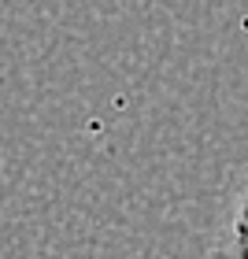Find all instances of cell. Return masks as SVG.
Segmentation results:
<instances>
[{"label":"cell","instance_id":"6da1fadb","mask_svg":"<svg viewBox=\"0 0 248 259\" xmlns=\"http://www.w3.org/2000/svg\"><path fill=\"white\" fill-rule=\"evenodd\" d=\"M208 259H248V182H244L233 211L226 215V222H222L219 237L211 241Z\"/></svg>","mask_w":248,"mask_h":259}]
</instances>
